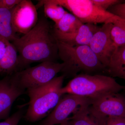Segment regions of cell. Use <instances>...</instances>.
<instances>
[{
  "label": "cell",
  "mask_w": 125,
  "mask_h": 125,
  "mask_svg": "<svg viewBox=\"0 0 125 125\" xmlns=\"http://www.w3.org/2000/svg\"><path fill=\"white\" fill-rule=\"evenodd\" d=\"M58 56L64 64L62 72L73 76L79 72L89 74L99 72H106V67L99 60L88 45L72 46L55 40Z\"/></svg>",
  "instance_id": "cell-2"
},
{
  "label": "cell",
  "mask_w": 125,
  "mask_h": 125,
  "mask_svg": "<svg viewBox=\"0 0 125 125\" xmlns=\"http://www.w3.org/2000/svg\"><path fill=\"white\" fill-rule=\"evenodd\" d=\"M83 24L77 17L67 12L54 25V31L62 33H71L79 29Z\"/></svg>",
  "instance_id": "cell-17"
},
{
  "label": "cell",
  "mask_w": 125,
  "mask_h": 125,
  "mask_svg": "<svg viewBox=\"0 0 125 125\" xmlns=\"http://www.w3.org/2000/svg\"><path fill=\"white\" fill-rule=\"evenodd\" d=\"M125 89V86L111 76L82 73L75 76L62 87L61 92L63 95L74 94L93 100L107 94L118 93Z\"/></svg>",
  "instance_id": "cell-3"
},
{
  "label": "cell",
  "mask_w": 125,
  "mask_h": 125,
  "mask_svg": "<svg viewBox=\"0 0 125 125\" xmlns=\"http://www.w3.org/2000/svg\"><path fill=\"white\" fill-rule=\"evenodd\" d=\"M40 5L44 6V13L48 18L54 21L55 24L58 23L67 11L64 7L56 3L54 0L39 1Z\"/></svg>",
  "instance_id": "cell-18"
},
{
  "label": "cell",
  "mask_w": 125,
  "mask_h": 125,
  "mask_svg": "<svg viewBox=\"0 0 125 125\" xmlns=\"http://www.w3.org/2000/svg\"><path fill=\"white\" fill-rule=\"evenodd\" d=\"M64 77H55L45 85L27 90L30 101L26 120L31 122L39 120L55 107L63 95L61 90Z\"/></svg>",
  "instance_id": "cell-4"
},
{
  "label": "cell",
  "mask_w": 125,
  "mask_h": 125,
  "mask_svg": "<svg viewBox=\"0 0 125 125\" xmlns=\"http://www.w3.org/2000/svg\"><path fill=\"white\" fill-rule=\"evenodd\" d=\"M18 65V52L12 43L9 42L4 55L0 61V73L11 75L17 72Z\"/></svg>",
  "instance_id": "cell-15"
},
{
  "label": "cell",
  "mask_w": 125,
  "mask_h": 125,
  "mask_svg": "<svg viewBox=\"0 0 125 125\" xmlns=\"http://www.w3.org/2000/svg\"><path fill=\"white\" fill-rule=\"evenodd\" d=\"M60 125H71V123L70 122L69 120H68L66 121L65 122L62 123V124H61Z\"/></svg>",
  "instance_id": "cell-26"
},
{
  "label": "cell",
  "mask_w": 125,
  "mask_h": 125,
  "mask_svg": "<svg viewBox=\"0 0 125 125\" xmlns=\"http://www.w3.org/2000/svg\"><path fill=\"white\" fill-rule=\"evenodd\" d=\"M89 99L74 94H67L61 98L57 105L46 119L43 125L62 124L69 120L70 115L81 106L90 104Z\"/></svg>",
  "instance_id": "cell-7"
},
{
  "label": "cell",
  "mask_w": 125,
  "mask_h": 125,
  "mask_svg": "<svg viewBox=\"0 0 125 125\" xmlns=\"http://www.w3.org/2000/svg\"><path fill=\"white\" fill-rule=\"evenodd\" d=\"M64 66L63 62H44L34 67L16 72L12 75L22 89L28 90L49 83L58 73L62 71Z\"/></svg>",
  "instance_id": "cell-5"
},
{
  "label": "cell",
  "mask_w": 125,
  "mask_h": 125,
  "mask_svg": "<svg viewBox=\"0 0 125 125\" xmlns=\"http://www.w3.org/2000/svg\"><path fill=\"white\" fill-rule=\"evenodd\" d=\"M90 104L81 106L69 118L72 125H105L106 121L94 115L89 108Z\"/></svg>",
  "instance_id": "cell-14"
},
{
  "label": "cell",
  "mask_w": 125,
  "mask_h": 125,
  "mask_svg": "<svg viewBox=\"0 0 125 125\" xmlns=\"http://www.w3.org/2000/svg\"><path fill=\"white\" fill-rule=\"evenodd\" d=\"M9 41L0 37V61L4 55Z\"/></svg>",
  "instance_id": "cell-25"
},
{
  "label": "cell",
  "mask_w": 125,
  "mask_h": 125,
  "mask_svg": "<svg viewBox=\"0 0 125 125\" xmlns=\"http://www.w3.org/2000/svg\"></svg>",
  "instance_id": "cell-27"
},
{
  "label": "cell",
  "mask_w": 125,
  "mask_h": 125,
  "mask_svg": "<svg viewBox=\"0 0 125 125\" xmlns=\"http://www.w3.org/2000/svg\"><path fill=\"white\" fill-rule=\"evenodd\" d=\"M11 10L0 8V37L12 42L19 37L12 26Z\"/></svg>",
  "instance_id": "cell-16"
},
{
  "label": "cell",
  "mask_w": 125,
  "mask_h": 125,
  "mask_svg": "<svg viewBox=\"0 0 125 125\" xmlns=\"http://www.w3.org/2000/svg\"><path fill=\"white\" fill-rule=\"evenodd\" d=\"M110 36L116 48L125 44V20L123 19L113 24Z\"/></svg>",
  "instance_id": "cell-19"
},
{
  "label": "cell",
  "mask_w": 125,
  "mask_h": 125,
  "mask_svg": "<svg viewBox=\"0 0 125 125\" xmlns=\"http://www.w3.org/2000/svg\"><path fill=\"white\" fill-rule=\"evenodd\" d=\"M22 110H19L11 116L7 117L4 121L0 122V125H18L22 116Z\"/></svg>",
  "instance_id": "cell-21"
},
{
  "label": "cell",
  "mask_w": 125,
  "mask_h": 125,
  "mask_svg": "<svg viewBox=\"0 0 125 125\" xmlns=\"http://www.w3.org/2000/svg\"><path fill=\"white\" fill-rule=\"evenodd\" d=\"M107 11L125 20V2H122L112 6Z\"/></svg>",
  "instance_id": "cell-22"
},
{
  "label": "cell",
  "mask_w": 125,
  "mask_h": 125,
  "mask_svg": "<svg viewBox=\"0 0 125 125\" xmlns=\"http://www.w3.org/2000/svg\"><path fill=\"white\" fill-rule=\"evenodd\" d=\"M106 72L111 76L125 81V44L116 49L110 59Z\"/></svg>",
  "instance_id": "cell-13"
},
{
  "label": "cell",
  "mask_w": 125,
  "mask_h": 125,
  "mask_svg": "<svg viewBox=\"0 0 125 125\" xmlns=\"http://www.w3.org/2000/svg\"><path fill=\"white\" fill-rule=\"evenodd\" d=\"M51 38L49 22L42 18L31 31L12 42L18 52V70L34 62H55L58 47Z\"/></svg>",
  "instance_id": "cell-1"
},
{
  "label": "cell",
  "mask_w": 125,
  "mask_h": 125,
  "mask_svg": "<svg viewBox=\"0 0 125 125\" xmlns=\"http://www.w3.org/2000/svg\"><path fill=\"white\" fill-rule=\"evenodd\" d=\"M11 11L12 26L16 33L26 34L38 22L37 8L30 0H21Z\"/></svg>",
  "instance_id": "cell-9"
},
{
  "label": "cell",
  "mask_w": 125,
  "mask_h": 125,
  "mask_svg": "<svg viewBox=\"0 0 125 125\" xmlns=\"http://www.w3.org/2000/svg\"><path fill=\"white\" fill-rule=\"evenodd\" d=\"M70 11L83 24L114 23L123 20L94 5L92 0H54Z\"/></svg>",
  "instance_id": "cell-6"
},
{
  "label": "cell",
  "mask_w": 125,
  "mask_h": 125,
  "mask_svg": "<svg viewBox=\"0 0 125 125\" xmlns=\"http://www.w3.org/2000/svg\"><path fill=\"white\" fill-rule=\"evenodd\" d=\"M89 108L94 115L104 120L109 117H125V97L118 93L107 94L91 100Z\"/></svg>",
  "instance_id": "cell-8"
},
{
  "label": "cell",
  "mask_w": 125,
  "mask_h": 125,
  "mask_svg": "<svg viewBox=\"0 0 125 125\" xmlns=\"http://www.w3.org/2000/svg\"><path fill=\"white\" fill-rule=\"evenodd\" d=\"M24 91L19 86L11 74L0 80V120L7 118L13 103Z\"/></svg>",
  "instance_id": "cell-11"
},
{
  "label": "cell",
  "mask_w": 125,
  "mask_h": 125,
  "mask_svg": "<svg viewBox=\"0 0 125 125\" xmlns=\"http://www.w3.org/2000/svg\"><path fill=\"white\" fill-rule=\"evenodd\" d=\"M21 0H0V8L11 9Z\"/></svg>",
  "instance_id": "cell-24"
},
{
  "label": "cell",
  "mask_w": 125,
  "mask_h": 125,
  "mask_svg": "<svg viewBox=\"0 0 125 125\" xmlns=\"http://www.w3.org/2000/svg\"><path fill=\"white\" fill-rule=\"evenodd\" d=\"M105 125H125V117H108Z\"/></svg>",
  "instance_id": "cell-23"
},
{
  "label": "cell",
  "mask_w": 125,
  "mask_h": 125,
  "mask_svg": "<svg viewBox=\"0 0 125 125\" xmlns=\"http://www.w3.org/2000/svg\"><path fill=\"white\" fill-rule=\"evenodd\" d=\"M101 27L97 24H83L78 31L71 33H62L54 31L55 40L72 46L88 45L93 36Z\"/></svg>",
  "instance_id": "cell-12"
},
{
  "label": "cell",
  "mask_w": 125,
  "mask_h": 125,
  "mask_svg": "<svg viewBox=\"0 0 125 125\" xmlns=\"http://www.w3.org/2000/svg\"><path fill=\"white\" fill-rule=\"evenodd\" d=\"M113 24H104L93 36L89 45L106 69L116 49L110 36V31Z\"/></svg>",
  "instance_id": "cell-10"
},
{
  "label": "cell",
  "mask_w": 125,
  "mask_h": 125,
  "mask_svg": "<svg viewBox=\"0 0 125 125\" xmlns=\"http://www.w3.org/2000/svg\"><path fill=\"white\" fill-rule=\"evenodd\" d=\"M92 2L98 7L105 10L114 5L123 2L120 0H92Z\"/></svg>",
  "instance_id": "cell-20"
}]
</instances>
